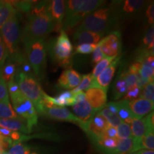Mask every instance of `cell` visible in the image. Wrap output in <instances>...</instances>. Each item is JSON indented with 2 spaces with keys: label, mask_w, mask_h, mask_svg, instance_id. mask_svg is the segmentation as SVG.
I'll return each instance as SVG.
<instances>
[{
  "label": "cell",
  "mask_w": 154,
  "mask_h": 154,
  "mask_svg": "<svg viewBox=\"0 0 154 154\" xmlns=\"http://www.w3.org/2000/svg\"><path fill=\"white\" fill-rule=\"evenodd\" d=\"M15 10L12 4L9 2H3L2 5L0 6V29Z\"/></svg>",
  "instance_id": "cb8c5ba5"
},
{
  "label": "cell",
  "mask_w": 154,
  "mask_h": 154,
  "mask_svg": "<svg viewBox=\"0 0 154 154\" xmlns=\"http://www.w3.org/2000/svg\"><path fill=\"white\" fill-rule=\"evenodd\" d=\"M10 137H11V139L12 141L14 140V141H15V142H18L19 140H22V136L21 135L20 133H19L17 131H12Z\"/></svg>",
  "instance_id": "7dc6e473"
},
{
  "label": "cell",
  "mask_w": 154,
  "mask_h": 154,
  "mask_svg": "<svg viewBox=\"0 0 154 154\" xmlns=\"http://www.w3.org/2000/svg\"><path fill=\"white\" fill-rule=\"evenodd\" d=\"M117 18L113 9L101 7L86 16L80 23L76 31H91L96 33H108L115 26Z\"/></svg>",
  "instance_id": "7a4b0ae2"
},
{
  "label": "cell",
  "mask_w": 154,
  "mask_h": 154,
  "mask_svg": "<svg viewBox=\"0 0 154 154\" xmlns=\"http://www.w3.org/2000/svg\"><path fill=\"white\" fill-rule=\"evenodd\" d=\"M98 45L105 57H117L121 49V37L120 32L117 31L112 32L101 40Z\"/></svg>",
  "instance_id": "30bf717a"
},
{
  "label": "cell",
  "mask_w": 154,
  "mask_h": 154,
  "mask_svg": "<svg viewBox=\"0 0 154 154\" xmlns=\"http://www.w3.org/2000/svg\"><path fill=\"white\" fill-rule=\"evenodd\" d=\"M104 4L105 1L102 0H84V4L78 11L72 16L63 19L62 30L65 32L76 26L79 23L82 22L87 15L100 8Z\"/></svg>",
  "instance_id": "ba28073f"
},
{
  "label": "cell",
  "mask_w": 154,
  "mask_h": 154,
  "mask_svg": "<svg viewBox=\"0 0 154 154\" xmlns=\"http://www.w3.org/2000/svg\"><path fill=\"white\" fill-rule=\"evenodd\" d=\"M72 109L77 118L84 122H87L91 120L96 113L86 99L77 102L73 105Z\"/></svg>",
  "instance_id": "d6986e66"
},
{
  "label": "cell",
  "mask_w": 154,
  "mask_h": 154,
  "mask_svg": "<svg viewBox=\"0 0 154 154\" xmlns=\"http://www.w3.org/2000/svg\"><path fill=\"white\" fill-rule=\"evenodd\" d=\"M85 99V93L83 91L78 92V93L75 94L74 96V104L77 102H79L82 100Z\"/></svg>",
  "instance_id": "bcb514c9"
},
{
  "label": "cell",
  "mask_w": 154,
  "mask_h": 154,
  "mask_svg": "<svg viewBox=\"0 0 154 154\" xmlns=\"http://www.w3.org/2000/svg\"><path fill=\"white\" fill-rule=\"evenodd\" d=\"M99 113H101L106 119V121L110 126L114 127V128H117L123 122V121L121 120V119L119 118L118 116L111 113L106 107H104L103 109H101Z\"/></svg>",
  "instance_id": "83f0119b"
},
{
  "label": "cell",
  "mask_w": 154,
  "mask_h": 154,
  "mask_svg": "<svg viewBox=\"0 0 154 154\" xmlns=\"http://www.w3.org/2000/svg\"><path fill=\"white\" fill-rule=\"evenodd\" d=\"M24 45L25 54L29 63L34 70V74L38 78L44 76L46 66L47 47L43 38L27 40L23 42Z\"/></svg>",
  "instance_id": "277c9868"
},
{
  "label": "cell",
  "mask_w": 154,
  "mask_h": 154,
  "mask_svg": "<svg viewBox=\"0 0 154 154\" xmlns=\"http://www.w3.org/2000/svg\"><path fill=\"white\" fill-rule=\"evenodd\" d=\"M143 49L148 51H153L154 45V29L153 26L150 27L146 32L143 39Z\"/></svg>",
  "instance_id": "f546056e"
},
{
  "label": "cell",
  "mask_w": 154,
  "mask_h": 154,
  "mask_svg": "<svg viewBox=\"0 0 154 154\" xmlns=\"http://www.w3.org/2000/svg\"><path fill=\"white\" fill-rule=\"evenodd\" d=\"M116 130L118 139H126L132 137L130 125L126 124L124 121L117 127Z\"/></svg>",
  "instance_id": "d6a6232c"
},
{
  "label": "cell",
  "mask_w": 154,
  "mask_h": 154,
  "mask_svg": "<svg viewBox=\"0 0 154 154\" xmlns=\"http://www.w3.org/2000/svg\"><path fill=\"white\" fill-rule=\"evenodd\" d=\"M47 10L54 23L53 30L61 32L66 11V2L63 0L47 2Z\"/></svg>",
  "instance_id": "9c48e42d"
},
{
  "label": "cell",
  "mask_w": 154,
  "mask_h": 154,
  "mask_svg": "<svg viewBox=\"0 0 154 154\" xmlns=\"http://www.w3.org/2000/svg\"><path fill=\"white\" fill-rule=\"evenodd\" d=\"M118 60L119 59H117V57L115 58L109 66L105 69L95 80L92 81L91 87H99L107 91L111 80L114 76Z\"/></svg>",
  "instance_id": "5bb4252c"
},
{
  "label": "cell",
  "mask_w": 154,
  "mask_h": 154,
  "mask_svg": "<svg viewBox=\"0 0 154 154\" xmlns=\"http://www.w3.org/2000/svg\"><path fill=\"white\" fill-rule=\"evenodd\" d=\"M116 57H106L103 58L101 61H100L96 65V66L94 67L93 72H92V73L91 74L92 81L95 80L99 76V74H101V73L103 72L105 69H106L107 67L109 66V64H110V63L113 61V59Z\"/></svg>",
  "instance_id": "d4e9b609"
},
{
  "label": "cell",
  "mask_w": 154,
  "mask_h": 154,
  "mask_svg": "<svg viewBox=\"0 0 154 154\" xmlns=\"http://www.w3.org/2000/svg\"><path fill=\"white\" fill-rule=\"evenodd\" d=\"M106 92L99 87H91L86 90L85 99L96 112L100 111L106 105Z\"/></svg>",
  "instance_id": "4fadbf2b"
},
{
  "label": "cell",
  "mask_w": 154,
  "mask_h": 154,
  "mask_svg": "<svg viewBox=\"0 0 154 154\" xmlns=\"http://www.w3.org/2000/svg\"><path fill=\"white\" fill-rule=\"evenodd\" d=\"M54 29V23L47 10V2L36 4L30 9L23 32V42L43 38Z\"/></svg>",
  "instance_id": "6da1fadb"
},
{
  "label": "cell",
  "mask_w": 154,
  "mask_h": 154,
  "mask_svg": "<svg viewBox=\"0 0 154 154\" xmlns=\"http://www.w3.org/2000/svg\"><path fill=\"white\" fill-rule=\"evenodd\" d=\"M134 149V140L133 138L117 140L116 148L110 154H126L133 153Z\"/></svg>",
  "instance_id": "44dd1931"
},
{
  "label": "cell",
  "mask_w": 154,
  "mask_h": 154,
  "mask_svg": "<svg viewBox=\"0 0 154 154\" xmlns=\"http://www.w3.org/2000/svg\"><path fill=\"white\" fill-rule=\"evenodd\" d=\"M139 149L151 150L153 151L154 149V135L153 131L147 132L144 136L140 138L139 141Z\"/></svg>",
  "instance_id": "f1b7e54d"
},
{
  "label": "cell",
  "mask_w": 154,
  "mask_h": 154,
  "mask_svg": "<svg viewBox=\"0 0 154 154\" xmlns=\"http://www.w3.org/2000/svg\"><path fill=\"white\" fill-rule=\"evenodd\" d=\"M11 133H12V131L10 130L7 129V128H1V127H0V134H1L2 136H5V137H9V136H11Z\"/></svg>",
  "instance_id": "681fc988"
},
{
  "label": "cell",
  "mask_w": 154,
  "mask_h": 154,
  "mask_svg": "<svg viewBox=\"0 0 154 154\" xmlns=\"http://www.w3.org/2000/svg\"><path fill=\"white\" fill-rule=\"evenodd\" d=\"M2 3H3V1H0V6L2 5Z\"/></svg>",
  "instance_id": "f5cc1de1"
},
{
  "label": "cell",
  "mask_w": 154,
  "mask_h": 154,
  "mask_svg": "<svg viewBox=\"0 0 154 154\" xmlns=\"http://www.w3.org/2000/svg\"><path fill=\"white\" fill-rule=\"evenodd\" d=\"M2 76L6 83H8L11 80L14 79L15 72H16V63L11 59L5 63L3 66L0 69Z\"/></svg>",
  "instance_id": "603a6c76"
},
{
  "label": "cell",
  "mask_w": 154,
  "mask_h": 154,
  "mask_svg": "<svg viewBox=\"0 0 154 154\" xmlns=\"http://www.w3.org/2000/svg\"><path fill=\"white\" fill-rule=\"evenodd\" d=\"M0 127L11 131H21L24 134L30 133L26 122L19 117L17 119H0Z\"/></svg>",
  "instance_id": "ffe728a7"
},
{
  "label": "cell",
  "mask_w": 154,
  "mask_h": 154,
  "mask_svg": "<svg viewBox=\"0 0 154 154\" xmlns=\"http://www.w3.org/2000/svg\"><path fill=\"white\" fill-rule=\"evenodd\" d=\"M9 154H30L29 148L20 143L12 146L9 151Z\"/></svg>",
  "instance_id": "8d00e7d4"
},
{
  "label": "cell",
  "mask_w": 154,
  "mask_h": 154,
  "mask_svg": "<svg viewBox=\"0 0 154 154\" xmlns=\"http://www.w3.org/2000/svg\"><path fill=\"white\" fill-rule=\"evenodd\" d=\"M19 116L15 113L11 105L9 97L0 101V119H17Z\"/></svg>",
  "instance_id": "7402d4cb"
},
{
  "label": "cell",
  "mask_w": 154,
  "mask_h": 154,
  "mask_svg": "<svg viewBox=\"0 0 154 154\" xmlns=\"http://www.w3.org/2000/svg\"><path fill=\"white\" fill-rule=\"evenodd\" d=\"M134 154H154V152L151 150L141 149L136 152H134Z\"/></svg>",
  "instance_id": "f907efd6"
},
{
  "label": "cell",
  "mask_w": 154,
  "mask_h": 154,
  "mask_svg": "<svg viewBox=\"0 0 154 154\" xmlns=\"http://www.w3.org/2000/svg\"><path fill=\"white\" fill-rule=\"evenodd\" d=\"M128 105L135 119H142L153 109V103L142 98L131 100Z\"/></svg>",
  "instance_id": "9a60e30c"
},
{
  "label": "cell",
  "mask_w": 154,
  "mask_h": 154,
  "mask_svg": "<svg viewBox=\"0 0 154 154\" xmlns=\"http://www.w3.org/2000/svg\"><path fill=\"white\" fill-rule=\"evenodd\" d=\"M82 76L72 69H68L61 73L58 79L57 84L60 88L65 89L74 88L79 86Z\"/></svg>",
  "instance_id": "2e32d148"
},
{
  "label": "cell",
  "mask_w": 154,
  "mask_h": 154,
  "mask_svg": "<svg viewBox=\"0 0 154 154\" xmlns=\"http://www.w3.org/2000/svg\"><path fill=\"white\" fill-rule=\"evenodd\" d=\"M10 97L13 109L19 118L26 122L29 131L31 133L38 121L37 112L33 103L27 99L20 90L16 93L10 94Z\"/></svg>",
  "instance_id": "5b68a950"
},
{
  "label": "cell",
  "mask_w": 154,
  "mask_h": 154,
  "mask_svg": "<svg viewBox=\"0 0 154 154\" xmlns=\"http://www.w3.org/2000/svg\"><path fill=\"white\" fill-rule=\"evenodd\" d=\"M0 33L9 57H12L18 53V46L20 39V26L17 10L11 14L3 25L0 29Z\"/></svg>",
  "instance_id": "8992f818"
},
{
  "label": "cell",
  "mask_w": 154,
  "mask_h": 154,
  "mask_svg": "<svg viewBox=\"0 0 154 154\" xmlns=\"http://www.w3.org/2000/svg\"><path fill=\"white\" fill-rule=\"evenodd\" d=\"M151 82L149 79H144L143 77H141L138 74H136V86L137 87L139 88V89H141L143 88L144 86H145L148 83Z\"/></svg>",
  "instance_id": "ee69618b"
},
{
  "label": "cell",
  "mask_w": 154,
  "mask_h": 154,
  "mask_svg": "<svg viewBox=\"0 0 154 154\" xmlns=\"http://www.w3.org/2000/svg\"><path fill=\"white\" fill-rule=\"evenodd\" d=\"M8 57V51H7L5 44L4 43L2 36L1 33H0V69L5 64V61Z\"/></svg>",
  "instance_id": "74e56055"
},
{
  "label": "cell",
  "mask_w": 154,
  "mask_h": 154,
  "mask_svg": "<svg viewBox=\"0 0 154 154\" xmlns=\"http://www.w3.org/2000/svg\"><path fill=\"white\" fill-rule=\"evenodd\" d=\"M128 101L127 100H121V101H116L117 106H118V113L117 116L121 119V120L123 121L126 120V119L129 118V117H135L132 115L131 112L129 108L128 105Z\"/></svg>",
  "instance_id": "484cf974"
},
{
  "label": "cell",
  "mask_w": 154,
  "mask_h": 154,
  "mask_svg": "<svg viewBox=\"0 0 154 154\" xmlns=\"http://www.w3.org/2000/svg\"><path fill=\"white\" fill-rule=\"evenodd\" d=\"M15 82L20 91L33 103L36 112L43 114L45 109L43 103L45 92L42 89L37 80L31 74H25L18 71L15 76Z\"/></svg>",
  "instance_id": "3957f363"
},
{
  "label": "cell",
  "mask_w": 154,
  "mask_h": 154,
  "mask_svg": "<svg viewBox=\"0 0 154 154\" xmlns=\"http://www.w3.org/2000/svg\"><path fill=\"white\" fill-rule=\"evenodd\" d=\"M140 94V89L138 87H135L128 90L126 91V96H124V100H133L138 97Z\"/></svg>",
  "instance_id": "ab89813d"
},
{
  "label": "cell",
  "mask_w": 154,
  "mask_h": 154,
  "mask_svg": "<svg viewBox=\"0 0 154 154\" xmlns=\"http://www.w3.org/2000/svg\"><path fill=\"white\" fill-rule=\"evenodd\" d=\"M92 79H91V74H85L82 76V80H81L80 84H79L78 86H76V88H73L72 93L75 95V94L78 93V92L83 91H86L88 90V88H89L91 86Z\"/></svg>",
  "instance_id": "4dcf8cb0"
},
{
  "label": "cell",
  "mask_w": 154,
  "mask_h": 154,
  "mask_svg": "<svg viewBox=\"0 0 154 154\" xmlns=\"http://www.w3.org/2000/svg\"><path fill=\"white\" fill-rule=\"evenodd\" d=\"M104 136L106 137H108V138L118 139L116 128H114V127L109 126L104 131Z\"/></svg>",
  "instance_id": "b9f144b4"
},
{
  "label": "cell",
  "mask_w": 154,
  "mask_h": 154,
  "mask_svg": "<svg viewBox=\"0 0 154 154\" xmlns=\"http://www.w3.org/2000/svg\"><path fill=\"white\" fill-rule=\"evenodd\" d=\"M43 114L46 115L48 118L54 120L69 121L76 124L80 126L83 130L85 129L87 125V122H84L79 119L76 116L70 112L69 109L63 107H52L46 108L44 111Z\"/></svg>",
  "instance_id": "8fae6325"
},
{
  "label": "cell",
  "mask_w": 154,
  "mask_h": 154,
  "mask_svg": "<svg viewBox=\"0 0 154 154\" xmlns=\"http://www.w3.org/2000/svg\"><path fill=\"white\" fill-rule=\"evenodd\" d=\"M32 154H37V153H32Z\"/></svg>",
  "instance_id": "db71d44e"
},
{
  "label": "cell",
  "mask_w": 154,
  "mask_h": 154,
  "mask_svg": "<svg viewBox=\"0 0 154 154\" xmlns=\"http://www.w3.org/2000/svg\"><path fill=\"white\" fill-rule=\"evenodd\" d=\"M0 154H9V153L5 151V152H3V153H0Z\"/></svg>",
  "instance_id": "816d5d0a"
},
{
  "label": "cell",
  "mask_w": 154,
  "mask_h": 154,
  "mask_svg": "<svg viewBox=\"0 0 154 154\" xmlns=\"http://www.w3.org/2000/svg\"><path fill=\"white\" fill-rule=\"evenodd\" d=\"M130 126L133 139L140 140L147 132L153 131V112L152 111L145 118L134 119Z\"/></svg>",
  "instance_id": "7c38bea8"
},
{
  "label": "cell",
  "mask_w": 154,
  "mask_h": 154,
  "mask_svg": "<svg viewBox=\"0 0 154 154\" xmlns=\"http://www.w3.org/2000/svg\"><path fill=\"white\" fill-rule=\"evenodd\" d=\"M103 36L104 34L96 33L91 31H76L73 39L77 45L82 44H98Z\"/></svg>",
  "instance_id": "ac0fdd59"
},
{
  "label": "cell",
  "mask_w": 154,
  "mask_h": 154,
  "mask_svg": "<svg viewBox=\"0 0 154 154\" xmlns=\"http://www.w3.org/2000/svg\"><path fill=\"white\" fill-rule=\"evenodd\" d=\"M98 44H82L77 45L76 47L75 53L81 54H88L93 52L97 47Z\"/></svg>",
  "instance_id": "d590c367"
},
{
  "label": "cell",
  "mask_w": 154,
  "mask_h": 154,
  "mask_svg": "<svg viewBox=\"0 0 154 154\" xmlns=\"http://www.w3.org/2000/svg\"><path fill=\"white\" fill-rule=\"evenodd\" d=\"M73 47L66 32L61 31L55 40L52 47V54L56 62L61 66L68 67L71 64Z\"/></svg>",
  "instance_id": "52a82bcc"
},
{
  "label": "cell",
  "mask_w": 154,
  "mask_h": 154,
  "mask_svg": "<svg viewBox=\"0 0 154 154\" xmlns=\"http://www.w3.org/2000/svg\"><path fill=\"white\" fill-rule=\"evenodd\" d=\"M1 136H2V135H1V134H0V137H1Z\"/></svg>",
  "instance_id": "11a10c76"
},
{
  "label": "cell",
  "mask_w": 154,
  "mask_h": 154,
  "mask_svg": "<svg viewBox=\"0 0 154 154\" xmlns=\"http://www.w3.org/2000/svg\"><path fill=\"white\" fill-rule=\"evenodd\" d=\"M7 97H9V93L8 89H7V83L5 82V81L2 78L1 70H0V101Z\"/></svg>",
  "instance_id": "f35d334b"
},
{
  "label": "cell",
  "mask_w": 154,
  "mask_h": 154,
  "mask_svg": "<svg viewBox=\"0 0 154 154\" xmlns=\"http://www.w3.org/2000/svg\"><path fill=\"white\" fill-rule=\"evenodd\" d=\"M106 57L104 54L102 53L101 49L97 45V47L95 49V50L93 51V55H92V61L93 63H99L100 61H101L103 58Z\"/></svg>",
  "instance_id": "60d3db41"
},
{
  "label": "cell",
  "mask_w": 154,
  "mask_h": 154,
  "mask_svg": "<svg viewBox=\"0 0 154 154\" xmlns=\"http://www.w3.org/2000/svg\"><path fill=\"white\" fill-rule=\"evenodd\" d=\"M140 67H141V63L140 62H137V61H136V62L132 63L131 66L129 67V69H128V72L136 75L138 74H139Z\"/></svg>",
  "instance_id": "f6af8a7d"
},
{
  "label": "cell",
  "mask_w": 154,
  "mask_h": 154,
  "mask_svg": "<svg viewBox=\"0 0 154 154\" xmlns=\"http://www.w3.org/2000/svg\"><path fill=\"white\" fill-rule=\"evenodd\" d=\"M121 78L126 82V85L127 88V91L131 89V88L137 87L136 86V75L132 73L128 72H124L121 74Z\"/></svg>",
  "instance_id": "e575fe53"
},
{
  "label": "cell",
  "mask_w": 154,
  "mask_h": 154,
  "mask_svg": "<svg viewBox=\"0 0 154 154\" xmlns=\"http://www.w3.org/2000/svg\"><path fill=\"white\" fill-rule=\"evenodd\" d=\"M146 17L150 24H153L154 22V5L153 3L150 4L146 10Z\"/></svg>",
  "instance_id": "7bdbcfd3"
},
{
  "label": "cell",
  "mask_w": 154,
  "mask_h": 154,
  "mask_svg": "<svg viewBox=\"0 0 154 154\" xmlns=\"http://www.w3.org/2000/svg\"><path fill=\"white\" fill-rule=\"evenodd\" d=\"M124 87H126V82L122 78H119V79L118 80V82H116V91H119V89H121V88H124Z\"/></svg>",
  "instance_id": "c3c4849f"
},
{
  "label": "cell",
  "mask_w": 154,
  "mask_h": 154,
  "mask_svg": "<svg viewBox=\"0 0 154 154\" xmlns=\"http://www.w3.org/2000/svg\"><path fill=\"white\" fill-rule=\"evenodd\" d=\"M145 5V1L142 0H126L124 1L117 9L115 16L121 17H129L141 10Z\"/></svg>",
  "instance_id": "e0dca14e"
},
{
  "label": "cell",
  "mask_w": 154,
  "mask_h": 154,
  "mask_svg": "<svg viewBox=\"0 0 154 154\" xmlns=\"http://www.w3.org/2000/svg\"><path fill=\"white\" fill-rule=\"evenodd\" d=\"M117 140L118 139L108 138L106 137L105 136H103V137L100 138V139L96 142V143L100 146V148H101L102 149L104 150L106 152L111 153V152L116 148Z\"/></svg>",
  "instance_id": "4316f807"
},
{
  "label": "cell",
  "mask_w": 154,
  "mask_h": 154,
  "mask_svg": "<svg viewBox=\"0 0 154 154\" xmlns=\"http://www.w3.org/2000/svg\"><path fill=\"white\" fill-rule=\"evenodd\" d=\"M140 98L145 99L148 101H151V103L154 102V84L153 82L148 83L143 88L141 94H140Z\"/></svg>",
  "instance_id": "836d02e7"
},
{
  "label": "cell",
  "mask_w": 154,
  "mask_h": 154,
  "mask_svg": "<svg viewBox=\"0 0 154 154\" xmlns=\"http://www.w3.org/2000/svg\"><path fill=\"white\" fill-rule=\"evenodd\" d=\"M91 121L96 128L103 132L105 131L108 127L110 126L106 121V119L99 112L94 115V116L91 119Z\"/></svg>",
  "instance_id": "1f68e13d"
}]
</instances>
